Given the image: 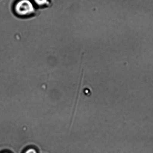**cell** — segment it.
<instances>
[{
  "label": "cell",
  "instance_id": "cell-1",
  "mask_svg": "<svg viewBox=\"0 0 153 153\" xmlns=\"http://www.w3.org/2000/svg\"><path fill=\"white\" fill-rule=\"evenodd\" d=\"M16 12L21 16H27L32 14L35 11L32 3L29 0H21L16 4Z\"/></svg>",
  "mask_w": 153,
  "mask_h": 153
},
{
  "label": "cell",
  "instance_id": "cell-2",
  "mask_svg": "<svg viewBox=\"0 0 153 153\" xmlns=\"http://www.w3.org/2000/svg\"><path fill=\"white\" fill-rule=\"evenodd\" d=\"M34 1L36 4L40 6L48 5L49 3L48 0H34Z\"/></svg>",
  "mask_w": 153,
  "mask_h": 153
},
{
  "label": "cell",
  "instance_id": "cell-3",
  "mask_svg": "<svg viewBox=\"0 0 153 153\" xmlns=\"http://www.w3.org/2000/svg\"><path fill=\"white\" fill-rule=\"evenodd\" d=\"M25 153H37L36 151L33 149H30L27 150Z\"/></svg>",
  "mask_w": 153,
  "mask_h": 153
},
{
  "label": "cell",
  "instance_id": "cell-4",
  "mask_svg": "<svg viewBox=\"0 0 153 153\" xmlns=\"http://www.w3.org/2000/svg\"></svg>",
  "mask_w": 153,
  "mask_h": 153
}]
</instances>
